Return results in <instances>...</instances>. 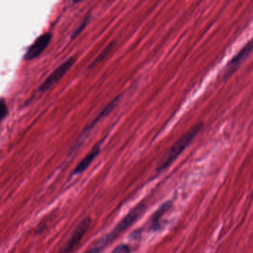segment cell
<instances>
[{"instance_id":"cell-11","label":"cell","mask_w":253,"mask_h":253,"mask_svg":"<svg viewBox=\"0 0 253 253\" xmlns=\"http://www.w3.org/2000/svg\"><path fill=\"white\" fill-rule=\"evenodd\" d=\"M90 19H91V16H87L81 22V23L78 25V27L71 34V39H75V38H77L79 35L81 34L84 32V29H85L87 25H88Z\"/></svg>"},{"instance_id":"cell-5","label":"cell","mask_w":253,"mask_h":253,"mask_svg":"<svg viewBox=\"0 0 253 253\" xmlns=\"http://www.w3.org/2000/svg\"><path fill=\"white\" fill-rule=\"evenodd\" d=\"M91 223V219L86 218L78 225L77 229L73 233L71 238L68 240V243L66 244V248H65L63 253H72L77 249L80 243L81 242L83 237L85 236L86 232L88 231Z\"/></svg>"},{"instance_id":"cell-4","label":"cell","mask_w":253,"mask_h":253,"mask_svg":"<svg viewBox=\"0 0 253 253\" xmlns=\"http://www.w3.org/2000/svg\"><path fill=\"white\" fill-rule=\"evenodd\" d=\"M51 39L52 34L51 32H46L38 36L25 52L24 60L30 61L39 57L46 50Z\"/></svg>"},{"instance_id":"cell-13","label":"cell","mask_w":253,"mask_h":253,"mask_svg":"<svg viewBox=\"0 0 253 253\" xmlns=\"http://www.w3.org/2000/svg\"><path fill=\"white\" fill-rule=\"evenodd\" d=\"M112 253H130V247L126 244H120L114 250Z\"/></svg>"},{"instance_id":"cell-10","label":"cell","mask_w":253,"mask_h":253,"mask_svg":"<svg viewBox=\"0 0 253 253\" xmlns=\"http://www.w3.org/2000/svg\"><path fill=\"white\" fill-rule=\"evenodd\" d=\"M115 44H116L115 41L111 42V43H109V44L105 48V49H104V50L101 52V54L98 55V57H97V58L95 59V60H94L92 63H91V65H90L88 68H94L95 66H96L97 65L99 64V63H101V61H102V60H103L105 57H107L108 54H109V53L112 51V49H113L114 47H115Z\"/></svg>"},{"instance_id":"cell-2","label":"cell","mask_w":253,"mask_h":253,"mask_svg":"<svg viewBox=\"0 0 253 253\" xmlns=\"http://www.w3.org/2000/svg\"><path fill=\"white\" fill-rule=\"evenodd\" d=\"M144 207V204H139L135 208L132 209L129 214L115 226L114 230H112L110 233H109L107 236L101 240L102 242L106 245V244L113 241L114 239L116 238L118 236L121 234L123 231L127 230L129 226L133 224V223L138 219L139 216L143 213Z\"/></svg>"},{"instance_id":"cell-12","label":"cell","mask_w":253,"mask_h":253,"mask_svg":"<svg viewBox=\"0 0 253 253\" xmlns=\"http://www.w3.org/2000/svg\"><path fill=\"white\" fill-rule=\"evenodd\" d=\"M8 114V108L7 106L6 102H5V99L2 98L0 100V120L2 121Z\"/></svg>"},{"instance_id":"cell-9","label":"cell","mask_w":253,"mask_h":253,"mask_svg":"<svg viewBox=\"0 0 253 253\" xmlns=\"http://www.w3.org/2000/svg\"><path fill=\"white\" fill-rule=\"evenodd\" d=\"M171 206V203H170V202H167V203H164V204L154 213V216H152V228L153 230H158L159 227H160V219L165 214L167 211L169 210Z\"/></svg>"},{"instance_id":"cell-14","label":"cell","mask_w":253,"mask_h":253,"mask_svg":"<svg viewBox=\"0 0 253 253\" xmlns=\"http://www.w3.org/2000/svg\"><path fill=\"white\" fill-rule=\"evenodd\" d=\"M105 247L101 241L97 243L94 247H91L89 250H87L86 252H85L84 253H100V252L102 250V248Z\"/></svg>"},{"instance_id":"cell-1","label":"cell","mask_w":253,"mask_h":253,"mask_svg":"<svg viewBox=\"0 0 253 253\" xmlns=\"http://www.w3.org/2000/svg\"><path fill=\"white\" fill-rule=\"evenodd\" d=\"M202 128H203V123H198L191 128L188 132H186L184 135L181 136L179 140L171 146L168 152L161 160V163L157 167V171H162L167 169L181 155V153L187 148L191 142L201 132Z\"/></svg>"},{"instance_id":"cell-3","label":"cell","mask_w":253,"mask_h":253,"mask_svg":"<svg viewBox=\"0 0 253 253\" xmlns=\"http://www.w3.org/2000/svg\"><path fill=\"white\" fill-rule=\"evenodd\" d=\"M75 62L76 58L72 56L64 63H62L50 75L48 76L47 78L43 81V84L39 85L38 91L41 93L45 92L51 87L53 86L54 84H57L60 80L63 78V76L68 72V70L72 67Z\"/></svg>"},{"instance_id":"cell-6","label":"cell","mask_w":253,"mask_h":253,"mask_svg":"<svg viewBox=\"0 0 253 253\" xmlns=\"http://www.w3.org/2000/svg\"><path fill=\"white\" fill-rule=\"evenodd\" d=\"M253 50V40L250 41L247 46H244L241 51L228 63L225 69L223 77L224 79L230 78V76L238 68L240 65L244 61V59L247 58L250 52Z\"/></svg>"},{"instance_id":"cell-7","label":"cell","mask_w":253,"mask_h":253,"mask_svg":"<svg viewBox=\"0 0 253 253\" xmlns=\"http://www.w3.org/2000/svg\"><path fill=\"white\" fill-rule=\"evenodd\" d=\"M105 139V138H104ZM103 139V140H104ZM103 140H101L98 142L94 147L92 150H91L89 153L83 159L82 161L80 162V164L76 167L74 171V175H79L81 173L85 171L88 168L91 163L94 161L97 156L99 154L100 152H101V145Z\"/></svg>"},{"instance_id":"cell-8","label":"cell","mask_w":253,"mask_h":253,"mask_svg":"<svg viewBox=\"0 0 253 253\" xmlns=\"http://www.w3.org/2000/svg\"><path fill=\"white\" fill-rule=\"evenodd\" d=\"M122 97H123L122 96V95H118V96H117L115 99L112 100L110 102H109L107 105H105V107H104L103 109H102V111H101V113L98 115V117H97V118H95V119H94V120H93V121L91 122V123H90V124L88 125V126H87L85 129H84L83 133H85V132H88L90 129L95 127V126H96L97 123H98L101 119H102V118L108 116V115H109V114H110L111 112H112V111L115 109V108L116 107L117 105L119 103V101H120V100H121Z\"/></svg>"}]
</instances>
